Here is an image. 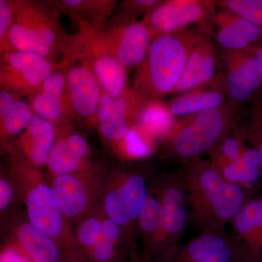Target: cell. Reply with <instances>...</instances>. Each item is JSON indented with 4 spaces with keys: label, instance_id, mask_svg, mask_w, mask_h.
Segmentation results:
<instances>
[{
    "label": "cell",
    "instance_id": "1",
    "mask_svg": "<svg viewBox=\"0 0 262 262\" xmlns=\"http://www.w3.org/2000/svg\"><path fill=\"white\" fill-rule=\"evenodd\" d=\"M180 170L187 190L188 225L201 233H227L226 225L246 204L244 187L227 182L201 158L189 160Z\"/></svg>",
    "mask_w": 262,
    "mask_h": 262
},
{
    "label": "cell",
    "instance_id": "2",
    "mask_svg": "<svg viewBox=\"0 0 262 262\" xmlns=\"http://www.w3.org/2000/svg\"><path fill=\"white\" fill-rule=\"evenodd\" d=\"M10 177L23 199L27 220L61 247L68 262H89L76 241L73 227L66 218L39 169L12 153Z\"/></svg>",
    "mask_w": 262,
    "mask_h": 262
},
{
    "label": "cell",
    "instance_id": "3",
    "mask_svg": "<svg viewBox=\"0 0 262 262\" xmlns=\"http://www.w3.org/2000/svg\"><path fill=\"white\" fill-rule=\"evenodd\" d=\"M203 35V33L186 29L153 38L134 80L132 92L136 98L144 103L173 94L194 46Z\"/></svg>",
    "mask_w": 262,
    "mask_h": 262
},
{
    "label": "cell",
    "instance_id": "4",
    "mask_svg": "<svg viewBox=\"0 0 262 262\" xmlns=\"http://www.w3.org/2000/svg\"><path fill=\"white\" fill-rule=\"evenodd\" d=\"M149 194V182L139 170L120 169L103 173L100 205L121 229L129 262H140L138 225Z\"/></svg>",
    "mask_w": 262,
    "mask_h": 262
},
{
    "label": "cell",
    "instance_id": "5",
    "mask_svg": "<svg viewBox=\"0 0 262 262\" xmlns=\"http://www.w3.org/2000/svg\"><path fill=\"white\" fill-rule=\"evenodd\" d=\"M234 123L233 110L228 103L176 120L163 139L165 157L189 160L200 158L227 137Z\"/></svg>",
    "mask_w": 262,
    "mask_h": 262
},
{
    "label": "cell",
    "instance_id": "6",
    "mask_svg": "<svg viewBox=\"0 0 262 262\" xmlns=\"http://www.w3.org/2000/svg\"><path fill=\"white\" fill-rule=\"evenodd\" d=\"M149 185L163 209V242L157 262H166L181 244L188 225L187 190L180 170L160 176Z\"/></svg>",
    "mask_w": 262,
    "mask_h": 262
},
{
    "label": "cell",
    "instance_id": "7",
    "mask_svg": "<svg viewBox=\"0 0 262 262\" xmlns=\"http://www.w3.org/2000/svg\"><path fill=\"white\" fill-rule=\"evenodd\" d=\"M103 179V172L94 165L52 178V192L72 227L99 203Z\"/></svg>",
    "mask_w": 262,
    "mask_h": 262
},
{
    "label": "cell",
    "instance_id": "8",
    "mask_svg": "<svg viewBox=\"0 0 262 262\" xmlns=\"http://www.w3.org/2000/svg\"><path fill=\"white\" fill-rule=\"evenodd\" d=\"M215 1L211 0H168L146 13L142 22L153 38L175 34L194 24H203L215 11Z\"/></svg>",
    "mask_w": 262,
    "mask_h": 262
},
{
    "label": "cell",
    "instance_id": "9",
    "mask_svg": "<svg viewBox=\"0 0 262 262\" xmlns=\"http://www.w3.org/2000/svg\"><path fill=\"white\" fill-rule=\"evenodd\" d=\"M15 15L8 32V44L15 51L36 53L48 58L58 40L56 27L51 20L38 8L31 6H22Z\"/></svg>",
    "mask_w": 262,
    "mask_h": 262
},
{
    "label": "cell",
    "instance_id": "10",
    "mask_svg": "<svg viewBox=\"0 0 262 262\" xmlns=\"http://www.w3.org/2000/svg\"><path fill=\"white\" fill-rule=\"evenodd\" d=\"M71 50L73 57L67 58L71 62L64 74L71 107L78 116L91 119L97 113L103 91L95 75L89 43L84 56H81L82 51H80L77 56L73 46Z\"/></svg>",
    "mask_w": 262,
    "mask_h": 262
},
{
    "label": "cell",
    "instance_id": "11",
    "mask_svg": "<svg viewBox=\"0 0 262 262\" xmlns=\"http://www.w3.org/2000/svg\"><path fill=\"white\" fill-rule=\"evenodd\" d=\"M166 262H253L246 249L227 233H201L180 244Z\"/></svg>",
    "mask_w": 262,
    "mask_h": 262
},
{
    "label": "cell",
    "instance_id": "12",
    "mask_svg": "<svg viewBox=\"0 0 262 262\" xmlns=\"http://www.w3.org/2000/svg\"><path fill=\"white\" fill-rule=\"evenodd\" d=\"M132 91H125L119 97L103 92L100 100L96 123L103 139L116 146L136 123L141 106Z\"/></svg>",
    "mask_w": 262,
    "mask_h": 262
},
{
    "label": "cell",
    "instance_id": "13",
    "mask_svg": "<svg viewBox=\"0 0 262 262\" xmlns=\"http://www.w3.org/2000/svg\"><path fill=\"white\" fill-rule=\"evenodd\" d=\"M82 34L89 43L95 75L103 92L114 97L121 96L127 91L126 67L114 54L104 34L88 25L82 26Z\"/></svg>",
    "mask_w": 262,
    "mask_h": 262
},
{
    "label": "cell",
    "instance_id": "14",
    "mask_svg": "<svg viewBox=\"0 0 262 262\" xmlns=\"http://www.w3.org/2000/svg\"><path fill=\"white\" fill-rule=\"evenodd\" d=\"M253 48L247 51H225L226 89L234 102L252 99L261 88L262 75L253 57Z\"/></svg>",
    "mask_w": 262,
    "mask_h": 262
},
{
    "label": "cell",
    "instance_id": "15",
    "mask_svg": "<svg viewBox=\"0 0 262 262\" xmlns=\"http://www.w3.org/2000/svg\"><path fill=\"white\" fill-rule=\"evenodd\" d=\"M104 37L117 59L126 68L144 62L152 40L145 24L135 20L115 27Z\"/></svg>",
    "mask_w": 262,
    "mask_h": 262
},
{
    "label": "cell",
    "instance_id": "16",
    "mask_svg": "<svg viewBox=\"0 0 262 262\" xmlns=\"http://www.w3.org/2000/svg\"><path fill=\"white\" fill-rule=\"evenodd\" d=\"M210 20L215 27V39L225 51L252 49L262 39L259 27L230 10L215 11Z\"/></svg>",
    "mask_w": 262,
    "mask_h": 262
},
{
    "label": "cell",
    "instance_id": "17",
    "mask_svg": "<svg viewBox=\"0 0 262 262\" xmlns=\"http://www.w3.org/2000/svg\"><path fill=\"white\" fill-rule=\"evenodd\" d=\"M4 62L3 80L15 89L39 87L54 72L49 59L36 53L8 52Z\"/></svg>",
    "mask_w": 262,
    "mask_h": 262
},
{
    "label": "cell",
    "instance_id": "18",
    "mask_svg": "<svg viewBox=\"0 0 262 262\" xmlns=\"http://www.w3.org/2000/svg\"><path fill=\"white\" fill-rule=\"evenodd\" d=\"M8 244L31 262H68L56 241L27 220L15 224Z\"/></svg>",
    "mask_w": 262,
    "mask_h": 262
},
{
    "label": "cell",
    "instance_id": "19",
    "mask_svg": "<svg viewBox=\"0 0 262 262\" xmlns=\"http://www.w3.org/2000/svg\"><path fill=\"white\" fill-rule=\"evenodd\" d=\"M90 147L87 139L79 134H69L57 139L46 162L51 178L77 173L89 168Z\"/></svg>",
    "mask_w": 262,
    "mask_h": 262
},
{
    "label": "cell",
    "instance_id": "20",
    "mask_svg": "<svg viewBox=\"0 0 262 262\" xmlns=\"http://www.w3.org/2000/svg\"><path fill=\"white\" fill-rule=\"evenodd\" d=\"M56 136V125L34 114L28 127L19 136V151L15 153L29 165L40 169L46 166Z\"/></svg>",
    "mask_w": 262,
    "mask_h": 262
},
{
    "label": "cell",
    "instance_id": "21",
    "mask_svg": "<svg viewBox=\"0 0 262 262\" xmlns=\"http://www.w3.org/2000/svg\"><path fill=\"white\" fill-rule=\"evenodd\" d=\"M140 262H157L163 242V209L159 198L150 187L149 194L139 217Z\"/></svg>",
    "mask_w": 262,
    "mask_h": 262
},
{
    "label": "cell",
    "instance_id": "22",
    "mask_svg": "<svg viewBox=\"0 0 262 262\" xmlns=\"http://www.w3.org/2000/svg\"><path fill=\"white\" fill-rule=\"evenodd\" d=\"M216 54L211 39L203 35L191 53L180 82L173 94L186 93L206 85L214 76Z\"/></svg>",
    "mask_w": 262,
    "mask_h": 262
},
{
    "label": "cell",
    "instance_id": "23",
    "mask_svg": "<svg viewBox=\"0 0 262 262\" xmlns=\"http://www.w3.org/2000/svg\"><path fill=\"white\" fill-rule=\"evenodd\" d=\"M232 224L234 237L253 262H262V198L246 203Z\"/></svg>",
    "mask_w": 262,
    "mask_h": 262
},
{
    "label": "cell",
    "instance_id": "24",
    "mask_svg": "<svg viewBox=\"0 0 262 262\" xmlns=\"http://www.w3.org/2000/svg\"><path fill=\"white\" fill-rule=\"evenodd\" d=\"M32 97L33 113L53 124L61 121L65 112L63 93L67 90L64 74L54 71L40 85Z\"/></svg>",
    "mask_w": 262,
    "mask_h": 262
},
{
    "label": "cell",
    "instance_id": "25",
    "mask_svg": "<svg viewBox=\"0 0 262 262\" xmlns=\"http://www.w3.org/2000/svg\"><path fill=\"white\" fill-rule=\"evenodd\" d=\"M203 86L174 98L168 105L172 115L173 116L194 115L210 108L219 107L225 103V96L220 89H206Z\"/></svg>",
    "mask_w": 262,
    "mask_h": 262
},
{
    "label": "cell",
    "instance_id": "26",
    "mask_svg": "<svg viewBox=\"0 0 262 262\" xmlns=\"http://www.w3.org/2000/svg\"><path fill=\"white\" fill-rule=\"evenodd\" d=\"M168 105L160 100H150L141 106L136 123L155 139H163L175 123Z\"/></svg>",
    "mask_w": 262,
    "mask_h": 262
},
{
    "label": "cell",
    "instance_id": "27",
    "mask_svg": "<svg viewBox=\"0 0 262 262\" xmlns=\"http://www.w3.org/2000/svg\"><path fill=\"white\" fill-rule=\"evenodd\" d=\"M156 139L138 124H134L115 149L125 160L143 159L154 152Z\"/></svg>",
    "mask_w": 262,
    "mask_h": 262
},
{
    "label": "cell",
    "instance_id": "28",
    "mask_svg": "<svg viewBox=\"0 0 262 262\" xmlns=\"http://www.w3.org/2000/svg\"><path fill=\"white\" fill-rule=\"evenodd\" d=\"M105 217L106 214L99 203L75 224L74 232L76 241L85 257L86 253L102 237Z\"/></svg>",
    "mask_w": 262,
    "mask_h": 262
},
{
    "label": "cell",
    "instance_id": "29",
    "mask_svg": "<svg viewBox=\"0 0 262 262\" xmlns=\"http://www.w3.org/2000/svg\"><path fill=\"white\" fill-rule=\"evenodd\" d=\"M33 115L34 113L28 103L24 101H15L10 111L1 117L2 136H20L28 127Z\"/></svg>",
    "mask_w": 262,
    "mask_h": 262
},
{
    "label": "cell",
    "instance_id": "30",
    "mask_svg": "<svg viewBox=\"0 0 262 262\" xmlns=\"http://www.w3.org/2000/svg\"><path fill=\"white\" fill-rule=\"evenodd\" d=\"M252 108L245 136L251 143L253 149L258 151L262 165V87L254 95L252 99Z\"/></svg>",
    "mask_w": 262,
    "mask_h": 262
},
{
    "label": "cell",
    "instance_id": "31",
    "mask_svg": "<svg viewBox=\"0 0 262 262\" xmlns=\"http://www.w3.org/2000/svg\"><path fill=\"white\" fill-rule=\"evenodd\" d=\"M215 5L244 17L262 29V0H221L215 1Z\"/></svg>",
    "mask_w": 262,
    "mask_h": 262
},
{
    "label": "cell",
    "instance_id": "32",
    "mask_svg": "<svg viewBox=\"0 0 262 262\" xmlns=\"http://www.w3.org/2000/svg\"><path fill=\"white\" fill-rule=\"evenodd\" d=\"M13 8L6 0H0V42L2 51L8 47V34L13 23Z\"/></svg>",
    "mask_w": 262,
    "mask_h": 262
},
{
    "label": "cell",
    "instance_id": "33",
    "mask_svg": "<svg viewBox=\"0 0 262 262\" xmlns=\"http://www.w3.org/2000/svg\"><path fill=\"white\" fill-rule=\"evenodd\" d=\"M16 192H18V189L12 177L7 178L5 176L2 175L0 179V211L2 214L8 211L13 204Z\"/></svg>",
    "mask_w": 262,
    "mask_h": 262
},
{
    "label": "cell",
    "instance_id": "34",
    "mask_svg": "<svg viewBox=\"0 0 262 262\" xmlns=\"http://www.w3.org/2000/svg\"><path fill=\"white\" fill-rule=\"evenodd\" d=\"M0 262H31L28 258L13 247L12 245H5L2 249Z\"/></svg>",
    "mask_w": 262,
    "mask_h": 262
},
{
    "label": "cell",
    "instance_id": "35",
    "mask_svg": "<svg viewBox=\"0 0 262 262\" xmlns=\"http://www.w3.org/2000/svg\"><path fill=\"white\" fill-rule=\"evenodd\" d=\"M14 98L6 91L0 92V117H3L13 107L15 102Z\"/></svg>",
    "mask_w": 262,
    "mask_h": 262
},
{
    "label": "cell",
    "instance_id": "36",
    "mask_svg": "<svg viewBox=\"0 0 262 262\" xmlns=\"http://www.w3.org/2000/svg\"><path fill=\"white\" fill-rule=\"evenodd\" d=\"M253 57L262 75V45L253 48Z\"/></svg>",
    "mask_w": 262,
    "mask_h": 262
}]
</instances>
